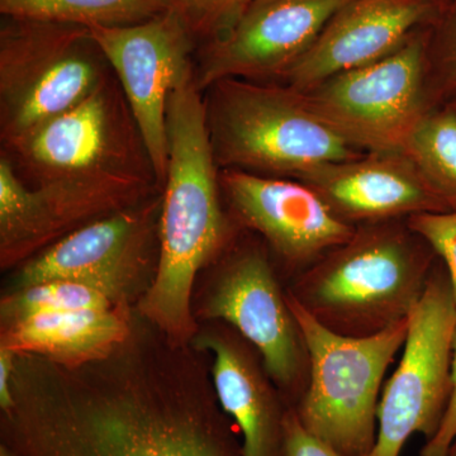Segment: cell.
<instances>
[{
	"label": "cell",
	"instance_id": "19",
	"mask_svg": "<svg viewBox=\"0 0 456 456\" xmlns=\"http://www.w3.org/2000/svg\"><path fill=\"white\" fill-rule=\"evenodd\" d=\"M130 335V321L122 305L26 318L3 327L2 345L18 355L28 354L74 368L108 358Z\"/></svg>",
	"mask_w": 456,
	"mask_h": 456
},
{
	"label": "cell",
	"instance_id": "18",
	"mask_svg": "<svg viewBox=\"0 0 456 456\" xmlns=\"http://www.w3.org/2000/svg\"><path fill=\"white\" fill-rule=\"evenodd\" d=\"M197 344L213 354L216 395L242 436L244 456H284V419L290 406L259 351L228 325L200 336Z\"/></svg>",
	"mask_w": 456,
	"mask_h": 456
},
{
	"label": "cell",
	"instance_id": "25",
	"mask_svg": "<svg viewBox=\"0 0 456 456\" xmlns=\"http://www.w3.org/2000/svg\"><path fill=\"white\" fill-rule=\"evenodd\" d=\"M284 456H342L325 441L318 439L299 421L293 407L284 419Z\"/></svg>",
	"mask_w": 456,
	"mask_h": 456
},
{
	"label": "cell",
	"instance_id": "21",
	"mask_svg": "<svg viewBox=\"0 0 456 456\" xmlns=\"http://www.w3.org/2000/svg\"><path fill=\"white\" fill-rule=\"evenodd\" d=\"M399 152L456 211V106L422 114Z\"/></svg>",
	"mask_w": 456,
	"mask_h": 456
},
{
	"label": "cell",
	"instance_id": "1",
	"mask_svg": "<svg viewBox=\"0 0 456 456\" xmlns=\"http://www.w3.org/2000/svg\"><path fill=\"white\" fill-rule=\"evenodd\" d=\"M69 368L17 356L2 445L13 456H244L202 362L185 345Z\"/></svg>",
	"mask_w": 456,
	"mask_h": 456
},
{
	"label": "cell",
	"instance_id": "3",
	"mask_svg": "<svg viewBox=\"0 0 456 456\" xmlns=\"http://www.w3.org/2000/svg\"><path fill=\"white\" fill-rule=\"evenodd\" d=\"M437 260L407 220L360 224L287 290L330 331L367 338L411 316Z\"/></svg>",
	"mask_w": 456,
	"mask_h": 456
},
{
	"label": "cell",
	"instance_id": "22",
	"mask_svg": "<svg viewBox=\"0 0 456 456\" xmlns=\"http://www.w3.org/2000/svg\"><path fill=\"white\" fill-rule=\"evenodd\" d=\"M126 294L77 281H53L17 289L2 301L3 327L38 314L108 310L125 305Z\"/></svg>",
	"mask_w": 456,
	"mask_h": 456
},
{
	"label": "cell",
	"instance_id": "23",
	"mask_svg": "<svg viewBox=\"0 0 456 456\" xmlns=\"http://www.w3.org/2000/svg\"><path fill=\"white\" fill-rule=\"evenodd\" d=\"M407 224L431 246L445 266L456 302V211L411 216Z\"/></svg>",
	"mask_w": 456,
	"mask_h": 456
},
{
	"label": "cell",
	"instance_id": "2",
	"mask_svg": "<svg viewBox=\"0 0 456 456\" xmlns=\"http://www.w3.org/2000/svg\"><path fill=\"white\" fill-rule=\"evenodd\" d=\"M167 128L160 257L139 311L171 342L187 345L196 332L191 301L197 273L226 250L233 237L221 208L218 165L196 77L171 93Z\"/></svg>",
	"mask_w": 456,
	"mask_h": 456
},
{
	"label": "cell",
	"instance_id": "13",
	"mask_svg": "<svg viewBox=\"0 0 456 456\" xmlns=\"http://www.w3.org/2000/svg\"><path fill=\"white\" fill-rule=\"evenodd\" d=\"M351 0H250L207 50L198 89L224 79L279 77Z\"/></svg>",
	"mask_w": 456,
	"mask_h": 456
},
{
	"label": "cell",
	"instance_id": "20",
	"mask_svg": "<svg viewBox=\"0 0 456 456\" xmlns=\"http://www.w3.org/2000/svg\"><path fill=\"white\" fill-rule=\"evenodd\" d=\"M169 8V0H0V12L13 20L86 28L136 25Z\"/></svg>",
	"mask_w": 456,
	"mask_h": 456
},
{
	"label": "cell",
	"instance_id": "26",
	"mask_svg": "<svg viewBox=\"0 0 456 456\" xmlns=\"http://www.w3.org/2000/svg\"><path fill=\"white\" fill-rule=\"evenodd\" d=\"M419 456H456V335L452 345V395L439 430L426 441Z\"/></svg>",
	"mask_w": 456,
	"mask_h": 456
},
{
	"label": "cell",
	"instance_id": "30",
	"mask_svg": "<svg viewBox=\"0 0 456 456\" xmlns=\"http://www.w3.org/2000/svg\"><path fill=\"white\" fill-rule=\"evenodd\" d=\"M250 2V0H246L245 5L248 4V3ZM244 5V7H245Z\"/></svg>",
	"mask_w": 456,
	"mask_h": 456
},
{
	"label": "cell",
	"instance_id": "16",
	"mask_svg": "<svg viewBox=\"0 0 456 456\" xmlns=\"http://www.w3.org/2000/svg\"><path fill=\"white\" fill-rule=\"evenodd\" d=\"M154 206L122 209L98 218L29 261L18 289L53 281H86L127 294L146 263Z\"/></svg>",
	"mask_w": 456,
	"mask_h": 456
},
{
	"label": "cell",
	"instance_id": "5",
	"mask_svg": "<svg viewBox=\"0 0 456 456\" xmlns=\"http://www.w3.org/2000/svg\"><path fill=\"white\" fill-rule=\"evenodd\" d=\"M310 358L307 388L294 411L299 421L342 456H369L378 435L384 375L403 349L410 317L379 334L349 338L318 323L288 293Z\"/></svg>",
	"mask_w": 456,
	"mask_h": 456
},
{
	"label": "cell",
	"instance_id": "12",
	"mask_svg": "<svg viewBox=\"0 0 456 456\" xmlns=\"http://www.w3.org/2000/svg\"><path fill=\"white\" fill-rule=\"evenodd\" d=\"M220 183L235 221L268 242L288 284L355 233L305 183L237 169H224Z\"/></svg>",
	"mask_w": 456,
	"mask_h": 456
},
{
	"label": "cell",
	"instance_id": "11",
	"mask_svg": "<svg viewBox=\"0 0 456 456\" xmlns=\"http://www.w3.org/2000/svg\"><path fill=\"white\" fill-rule=\"evenodd\" d=\"M140 174L103 173L28 188L8 158L0 160V260L8 268L90 218L130 208L145 197Z\"/></svg>",
	"mask_w": 456,
	"mask_h": 456
},
{
	"label": "cell",
	"instance_id": "24",
	"mask_svg": "<svg viewBox=\"0 0 456 456\" xmlns=\"http://www.w3.org/2000/svg\"><path fill=\"white\" fill-rule=\"evenodd\" d=\"M191 32L208 31L244 8L246 0H169Z\"/></svg>",
	"mask_w": 456,
	"mask_h": 456
},
{
	"label": "cell",
	"instance_id": "17",
	"mask_svg": "<svg viewBox=\"0 0 456 456\" xmlns=\"http://www.w3.org/2000/svg\"><path fill=\"white\" fill-rule=\"evenodd\" d=\"M428 11L421 0H351L281 77L296 92H311L397 50Z\"/></svg>",
	"mask_w": 456,
	"mask_h": 456
},
{
	"label": "cell",
	"instance_id": "14",
	"mask_svg": "<svg viewBox=\"0 0 456 456\" xmlns=\"http://www.w3.org/2000/svg\"><path fill=\"white\" fill-rule=\"evenodd\" d=\"M108 82L11 147L37 185L103 173L137 174Z\"/></svg>",
	"mask_w": 456,
	"mask_h": 456
},
{
	"label": "cell",
	"instance_id": "15",
	"mask_svg": "<svg viewBox=\"0 0 456 456\" xmlns=\"http://www.w3.org/2000/svg\"><path fill=\"white\" fill-rule=\"evenodd\" d=\"M298 180L314 189L340 220L354 226L452 211L402 152H373L321 165Z\"/></svg>",
	"mask_w": 456,
	"mask_h": 456
},
{
	"label": "cell",
	"instance_id": "10",
	"mask_svg": "<svg viewBox=\"0 0 456 456\" xmlns=\"http://www.w3.org/2000/svg\"><path fill=\"white\" fill-rule=\"evenodd\" d=\"M88 29L118 77L156 182L165 185L167 102L174 89L194 77L191 29L170 8L136 25Z\"/></svg>",
	"mask_w": 456,
	"mask_h": 456
},
{
	"label": "cell",
	"instance_id": "9",
	"mask_svg": "<svg viewBox=\"0 0 456 456\" xmlns=\"http://www.w3.org/2000/svg\"><path fill=\"white\" fill-rule=\"evenodd\" d=\"M424 80L425 50L415 40L301 94L312 110L359 149L399 152L426 112Z\"/></svg>",
	"mask_w": 456,
	"mask_h": 456
},
{
	"label": "cell",
	"instance_id": "4",
	"mask_svg": "<svg viewBox=\"0 0 456 456\" xmlns=\"http://www.w3.org/2000/svg\"><path fill=\"white\" fill-rule=\"evenodd\" d=\"M207 125L218 167L298 179L362 156L289 86L224 79L209 86Z\"/></svg>",
	"mask_w": 456,
	"mask_h": 456
},
{
	"label": "cell",
	"instance_id": "28",
	"mask_svg": "<svg viewBox=\"0 0 456 456\" xmlns=\"http://www.w3.org/2000/svg\"><path fill=\"white\" fill-rule=\"evenodd\" d=\"M444 71H445L446 83H448L452 89L456 90V25L454 33H452V42H450L448 53H446L445 68H444Z\"/></svg>",
	"mask_w": 456,
	"mask_h": 456
},
{
	"label": "cell",
	"instance_id": "7",
	"mask_svg": "<svg viewBox=\"0 0 456 456\" xmlns=\"http://www.w3.org/2000/svg\"><path fill=\"white\" fill-rule=\"evenodd\" d=\"M455 335L454 293L439 259L411 314L401 362L384 384L377 443L369 456H399L413 435L428 441L439 430L452 395Z\"/></svg>",
	"mask_w": 456,
	"mask_h": 456
},
{
	"label": "cell",
	"instance_id": "29",
	"mask_svg": "<svg viewBox=\"0 0 456 456\" xmlns=\"http://www.w3.org/2000/svg\"><path fill=\"white\" fill-rule=\"evenodd\" d=\"M0 456H13L5 446L0 445Z\"/></svg>",
	"mask_w": 456,
	"mask_h": 456
},
{
	"label": "cell",
	"instance_id": "8",
	"mask_svg": "<svg viewBox=\"0 0 456 456\" xmlns=\"http://www.w3.org/2000/svg\"><path fill=\"white\" fill-rule=\"evenodd\" d=\"M228 254L209 285L202 316L222 321L254 345L285 401L296 407L307 388L310 358L287 285L261 246Z\"/></svg>",
	"mask_w": 456,
	"mask_h": 456
},
{
	"label": "cell",
	"instance_id": "27",
	"mask_svg": "<svg viewBox=\"0 0 456 456\" xmlns=\"http://www.w3.org/2000/svg\"><path fill=\"white\" fill-rule=\"evenodd\" d=\"M18 354L2 345L0 346V408L7 411L13 404L12 377L16 367Z\"/></svg>",
	"mask_w": 456,
	"mask_h": 456
},
{
	"label": "cell",
	"instance_id": "6",
	"mask_svg": "<svg viewBox=\"0 0 456 456\" xmlns=\"http://www.w3.org/2000/svg\"><path fill=\"white\" fill-rule=\"evenodd\" d=\"M86 27L14 20L0 37V134L8 149L106 82Z\"/></svg>",
	"mask_w": 456,
	"mask_h": 456
}]
</instances>
